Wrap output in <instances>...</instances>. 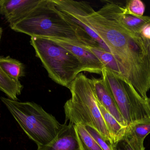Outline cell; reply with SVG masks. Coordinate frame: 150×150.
I'll list each match as a JSON object with an SVG mask.
<instances>
[{
  "label": "cell",
  "instance_id": "15",
  "mask_svg": "<svg viewBox=\"0 0 150 150\" xmlns=\"http://www.w3.org/2000/svg\"><path fill=\"white\" fill-rule=\"evenodd\" d=\"M123 7H120V18L121 22L127 28L135 33L140 34L144 26L150 21V16L138 17L124 13Z\"/></svg>",
  "mask_w": 150,
  "mask_h": 150
},
{
  "label": "cell",
  "instance_id": "6",
  "mask_svg": "<svg viewBox=\"0 0 150 150\" xmlns=\"http://www.w3.org/2000/svg\"><path fill=\"white\" fill-rule=\"evenodd\" d=\"M101 75L109 85L127 126L150 118V98H144L131 84L115 76L105 68Z\"/></svg>",
  "mask_w": 150,
  "mask_h": 150
},
{
  "label": "cell",
  "instance_id": "1",
  "mask_svg": "<svg viewBox=\"0 0 150 150\" xmlns=\"http://www.w3.org/2000/svg\"><path fill=\"white\" fill-rule=\"evenodd\" d=\"M74 23H82L98 34L119 63L122 72L142 97L150 89L149 42L121 22V6L107 3L98 11L86 2L52 0Z\"/></svg>",
  "mask_w": 150,
  "mask_h": 150
},
{
  "label": "cell",
  "instance_id": "3",
  "mask_svg": "<svg viewBox=\"0 0 150 150\" xmlns=\"http://www.w3.org/2000/svg\"><path fill=\"white\" fill-rule=\"evenodd\" d=\"M69 89L72 97L64 105L66 122L93 128L113 144L98 106L92 78L80 73Z\"/></svg>",
  "mask_w": 150,
  "mask_h": 150
},
{
  "label": "cell",
  "instance_id": "10",
  "mask_svg": "<svg viewBox=\"0 0 150 150\" xmlns=\"http://www.w3.org/2000/svg\"><path fill=\"white\" fill-rule=\"evenodd\" d=\"M37 150H87L79 135L69 131H62L46 146L38 147Z\"/></svg>",
  "mask_w": 150,
  "mask_h": 150
},
{
  "label": "cell",
  "instance_id": "4",
  "mask_svg": "<svg viewBox=\"0 0 150 150\" xmlns=\"http://www.w3.org/2000/svg\"><path fill=\"white\" fill-rule=\"evenodd\" d=\"M23 131L38 147L46 146L57 136L62 124L41 106L32 102H19L0 97Z\"/></svg>",
  "mask_w": 150,
  "mask_h": 150
},
{
  "label": "cell",
  "instance_id": "14",
  "mask_svg": "<svg viewBox=\"0 0 150 150\" xmlns=\"http://www.w3.org/2000/svg\"><path fill=\"white\" fill-rule=\"evenodd\" d=\"M23 85L11 79L0 67V90L5 93L8 98L17 100L18 97L21 94Z\"/></svg>",
  "mask_w": 150,
  "mask_h": 150
},
{
  "label": "cell",
  "instance_id": "19",
  "mask_svg": "<svg viewBox=\"0 0 150 150\" xmlns=\"http://www.w3.org/2000/svg\"><path fill=\"white\" fill-rule=\"evenodd\" d=\"M145 10V4L140 0L127 1L126 6L123 8L124 13L138 17L144 16Z\"/></svg>",
  "mask_w": 150,
  "mask_h": 150
},
{
  "label": "cell",
  "instance_id": "5",
  "mask_svg": "<svg viewBox=\"0 0 150 150\" xmlns=\"http://www.w3.org/2000/svg\"><path fill=\"white\" fill-rule=\"evenodd\" d=\"M31 45L49 77L56 83L69 88L83 66L71 52L51 40L31 37Z\"/></svg>",
  "mask_w": 150,
  "mask_h": 150
},
{
  "label": "cell",
  "instance_id": "8",
  "mask_svg": "<svg viewBox=\"0 0 150 150\" xmlns=\"http://www.w3.org/2000/svg\"><path fill=\"white\" fill-rule=\"evenodd\" d=\"M41 0H1L0 14L9 25L16 23L33 10Z\"/></svg>",
  "mask_w": 150,
  "mask_h": 150
},
{
  "label": "cell",
  "instance_id": "13",
  "mask_svg": "<svg viewBox=\"0 0 150 150\" xmlns=\"http://www.w3.org/2000/svg\"><path fill=\"white\" fill-rule=\"evenodd\" d=\"M0 67L9 78L17 82H19V79L25 74L24 64L9 56H0Z\"/></svg>",
  "mask_w": 150,
  "mask_h": 150
},
{
  "label": "cell",
  "instance_id": "23",
  "mask_svg": "<svg viewBox=\"0 0 150 150\" xmlns=\"http://www.w3.org/2000/svg\"><path fill=\"white\" fill-rule=\"evenodd\" d=\"M149 45H150V41L149 42Z\"/></svg>",
  "mask_w": 150,
  "mask_h": 150
},
{
  "label": "cell",
  "instance_id": "21",
  "mask_svg": "<svg viewBox=\"0 0 150 150\" xmlns=\"http://www.w3.org/2000/svg\"><path fill=\"white\" fill-rule=\"evenodd\" d=\"M141 36L145 40L150 41V21L145 25L142 29L141 33Z\"/></svg>",
  "mask_w": 150,
  "mask_h": 150
},
{
  "label": "cell",
  "instance_id": "12",
  "mask_svg": "<svg viewBox=\"0 0 150 150\" xmlns=\"http://www.w3.org/2000/svg\"><path fill=\"white\" fill-rule=\"evenodd\" d=\"M97 101L99 109L109 132L113 144H115L125 136L127 127H124L120 124L115 118L98 102V100Z\"/></svg>",
  "mask_w": 150,
  "mask_h": 150
},
{
  "label": "cell",
  "instance_id": "22",
  "mask_svg": "<svg viewBox=\"0 0 150 150\" xmlns=\"http://www.w3.org/2000/svg\"><path fill=\"white\" fill-rule=\"evenodd\" d=\"M3 29L2 27H1L0 26V41H1V38L2 35L3 34Z\"/></svg>",
  "mask_w": 150,
  "mask_h": 150
},
{
  "label": "cell",
  "instance_id": "7",
  "mask_svg": "<svg viewBox=\"0 0 150 150\" xmlns=\"http://www.w3.org/2000/svg\"><path fill=\"white\" fill-rule=\"evenodd\" d=\"M51 40L71 52L79 60L83 66V71L101 74L104 67L98 58L86 46L79 45L67 41Z\"/></svg>",
  "mask_w": 150,
  "mask_h": 150
},
{
  "label": "cell",
  "instance_id": "18",
  "mask_svg": "<svg viewBox=\"0 0 150 150\" xmlns=\"http://www.w3.org/2000/svg\"><path fill=\"white\" fill-rule=\"evenodd\" d=\"M75 126L79 135L86 150H103L88 133L85 126L80 124Z\"/></svg>",
  "mask_w": 150,
  "mask_h": 150
},
{
  "label": "cell",
  "instance_id": "9",
  "mask_svg": "<svg viewBox=\"0 0 150 150\" xmlns=\"http://www.w3.org/2000/svg\"><path fill=\"white\" fill-rule=\"evenodd\" d=\"M92 79L98 102L115 117L120 124L124 127H127V124L121 113L107 82L102 77L100 79Z\"/></svg>",
  "mask_w": 150,
  "mask_h": 150
},
{
  "label": "cell",
  "instance_id": "20",
  "mask_svg": "<svg viewBox=\"0 0 150 150\" xmlns=\"http://www.w3.org/2000/svg\"><path fill=\"white\" fill-rule=\"evenodd\" d=\"M88 133L94 139L96 142L103 150H114L113 145L109 142L107 141L101 135L93 128L85 127Z\"/></svg>",
  "mask_w": 150,
  "mask_h": 150
},
{
  "label": "cell",
  "instance_id": "2",
  "mask_svg": "<svg viewBox=\"0 0 150 150\" xmlns=\"http://www.w3.org/2000/svg\"><path fill=\"white\" fill-rule=\"evenodd\" d=\"M10 26L15 31L31 37L58 40L83 46H99L60 11L52 0H41L30 13Z\"/></svg>",
  "mask_w": 150,
  "mask_h": 150
},
{
  "label": "cell",
  "instance_id": "11",
  "mask_svg": "<svg viewBox=\"0 0 150 150\" xmlns=\"http://www.w3.org/2000/svg\"><path fill=\"white\" fill-rule=\"evenodd\" d=\"M86 48L97 56L104 68L117 77L129 82L124 77L118 62L111 53L98 46H87Z\"/></svg>",
  "mask_w": 150,
  "mask_h": 150
},
{
  "label": "cell",
  "instance_id": "17",
  "mask_svg": "<svg viewBox=\"0 0 150 150\" xmlns=\"http://www.w3.org/2000/svg\"><path fill=\"white\" fill-rule=\"evenodd\" d=\"M113 145L114 150H145L144 142L127 133L122 140Z\"/></svg>",
  "mask_w": 150,
  "mask_h": 150
},
{
  "label": "cell",
  "instance_id": "16",
  "mask_svg": "<svg viewBox=\"0 0 150 150\" xmlns=\"http://www.w3.org/2000/svg\"><path fill=\"white\" fill-rule=\"evenodd\" d=\"M126 133L139 141L144 142L146 136L150 134V117L129 124L127 127Z\"/></svg>",
  "mask_w": 150,
  "mask_h": 150
}]
</instances>
